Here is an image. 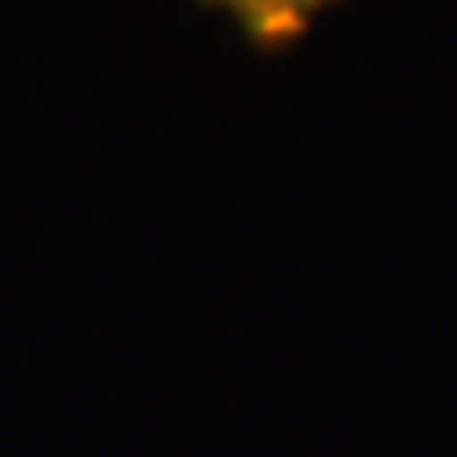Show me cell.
<instances>
[{"instance_id":"cell-1","label":"cell","mask_w":457,"mask_h":457,"mask_svg":"<svg viewBox=\"0 0 457 457\" xmlns=\"http://www.w3.org/2000/svg\"><path fill=\"white\" fill-rule=\"evenodd\" d=\"M248 12L255 16H286V12H294L297 4H305V0H240Z\"/></svg>"}]
</instances>
